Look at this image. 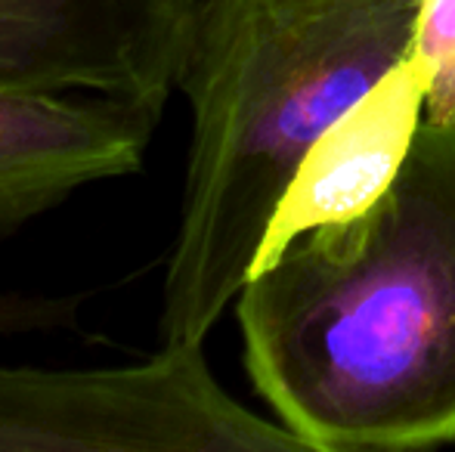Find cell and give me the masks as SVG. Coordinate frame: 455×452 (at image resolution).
<instances>
[{"mask_svg": "<svg viewBox=\"0 0 455 452\" xmlns=\"http://www.w3.org/2000/svg\"><path fill=\"white\" fill-rule=\"evenodd\" d=\"M260 397L313 452L455 440V124L381 199L298 235L235 297Z\"/></svg>", "mask_w": 455, "mask_h": 452, "instance_id": "6da1fadb", "label": "cell"}, {"mask_svg": "<svg viewBox=\"0 0 455 452\" xmlns=\"http://www.w3.org/2000/svg\"><path fill=\"white\" fill-rule=\"evenodd\" d=\"M421 0H196L177 91L192 143L162 344H204L310 146L409 56Z\"/></svg>", "mask_w": 455, "mask_h": 452, "instance_id": "7a4b0ae2", "label": "cell"}, {"mask_svg": "<svg viewBox=\"0 0 455 452\" xmlns=\"http://www.w3.org/2000/svg\"><path fill=\"white\" fill-rule=\"evenodd\" d=\"M313 452L223 391L202 344L112 369L0 366V452Z\"/></svg>", "mask_w": 455, "mask_h": 452, "instance_id": "3957f363", "label": "cell"}, {"mask_svg": "<svg viewBox=\"0 0 455 452\" xmlns=\"http://www.w3.org/2000/svg\"><path fill=\"white\" fill-rule=\"evenodd\" d=\"M196 0H0V84L96 93L162 118Z\"/></svg>", "mask_w": 455, "mask_h": 452, "instance_id": "277c9868", "label": "cell"}, {"mask_svg": "<svg viewBox=\"0 0 455 452\" xmlns=\"http://www.w3.org/2000/svg\"><path fill=\"white\" fill-rule=\"evenodd\" d=\"M158 115L121 99L0 84V235L143 168Z\"/></svg>", "mask_w": 455, "mask_h": 452, "instance_id": "5b68a950", "label": "cell"}, {"mask_svg": "<svg viewBox=\"0 0 455 452\" xmlns=\"http://www.w3.org/2000/svg\"><path fill=\"white\" fill-rule=\"evenodd\" d=\"M421 124L425 84L403 59L310 146L267 226L251 273L298 235L375 205L400 174Z\"/></svg>", "mask_w": 455, "mask_h": 452, "instance_id": "8992f818", "label": "cell"}, {"mask_svg": "<svg viewBox=\"0 0 455 452\" xmlns=\"http://www.w3.org/2000/svg\"><path fill=\"white\" fill-rule=\"evenodd\" d=\"M406 59L425 84V118L455 124V0H421Z\"/></svg>", "mask_w": 455, "mask_h": 452, "instance_id": "52a82bcc", "label": "cell"}, {"mask_svg": "<svg viewBox=\"0 0 455 452\" xmlns=\"http://www.w3.org/2000/svg\"><path fill=\"white\" fill-rule=\"evenodd\" d=\"M78 320V297H28L0 291V338L68 329Z\"/></svg>", "mask_w": 455, "mask_h": 452, "instance_id": "ba28073f", "label": "cell"}]
</instances>
